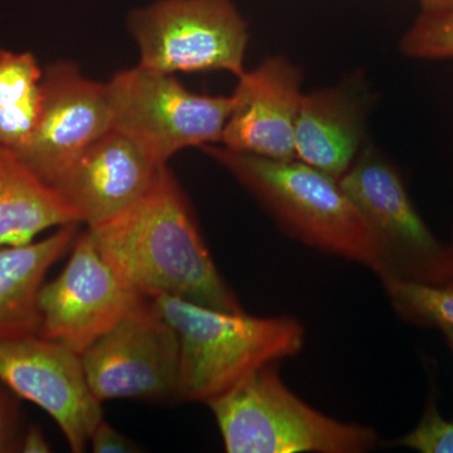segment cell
<instances>
[{"instance_id": "1", "label": "cell", "mask_w": 453, "mask_h": 453, "mask_svg": "<svg viewBox=\"0 0 453 453\" xmlns=\"http://www.w3.org/2000/svg\"><path fill=\"white\" fill-rule=\"evenodd\" d=\"M113 270L146 299L174 296L243 312L203 240L186 193L168 166L138 203L89 226Z\"/></svg>"}, {"instance_id": "2", "label": "cell", "mask_w": 453, "mask_h": 453, "mask_svg": "<svg viewBox=\"0 0 453 453\" xmlns=\"http://www.w3.org/2000/svg\"><path fill=\"white\" fill-rule=\"evenodd\" d=\"M199 149L226 169L292 237L380 275L383 264L377 242L338 179L299 159H268L219 144Z\"/></svg>"}, {"instance_id": "3", "label": "cell", "mask_w": 453, "mask_h": 453, "mask_svg": "<svg viewBox=\"0 0 453 453\" xmlns=\"http://www.w3.org/2000/svg\"><path fill=\"white\" fill-rule=\"evenodd\" d=\"M149 300L178 335L180 401L208 403L258 369L296 356L305 342L291 316L257 318L165 295Z\"/></svg>"}, {"instance_id": "4", "label": "cell", "mask_w": 453, "mask_h": 453, "mask_svg": "<svg viewBox=\"0 0 453 453\" xmlns=\"http://www.w3.org/2000/svg\"><path fill=\"white\" fill-rule=\"evenodd\" d=\"M229 453H359L374 429L340 422L292 393L266 365L207 403Z\"/></svg>"}, {"instance_id": "5", "label": "cell", "mask_w": 453, "mask_h": 453, "mask_svg": "<svg viewBox=\"0 0 453 453\" xmlns=\"http://www.w3.org/2000/svg\"><path fill=\"white\" fill-rule=\"evenodd\" d=\"M111 129L124 134L155 163L168 165L179 151L219 144L231 96L189 91L175 74L136 65L106 82Z\"/></svg>"}, {"instance_id": "6", "label": "cell", "mask_w": 453, "mask_h": 453, "mask_svg": "<svg viewBox=\"0 0 453 453\" xmlns=\"http://www.w3.org/2000/svg\"><path fill=\"white\" fill-rule=\"evenodd\" d=\"M339 183L377 242L383 264L380 277L452 285L449 244L441 242L428 228L399 173L374 148L360 151Z\"/></svg>"}, {"instance_id": "7", "label": "cell", "mask_w": 453, "mask_h": 453, "mask_svg": "<svg viewBox=\"0 0 453 453\" xmlns=\"http://www.w3.org/2000/svg\"><path fill=\"white\" fill-rule=\"evenodd\" d=\"M139 65L157 73L225 71L240 79L249 29L232 0H157L133 12Z\"/></svg>"}, {"instance_id": "8", "label": "cell", "mask_w": 453, "mask_h": 453, "mask_svg": "<svg viewBox=\"0 0 453 453\" xmlns=\"http://www.w3.org/2000/svg\"><path fill=\"white\" fill-rule=\"evenodd\" d=\"M149 299L115 270L91 232L77 235L62 273L38 296V335L81 354Z\"/></svg>"}, {"instance_id": "9", "label": "cell", "mask_w": 453, "mask_h": 453, "mask_svg": "<svg viewBox=\"0 0 453 453\" xmlns=\"http://www.w3.org/2000/svg\"><path fill=\"white\" fill-rule=\"evenodd\" d=\"M81 360L89 389L101 403L178 398V335L150 300L92 342Z\"/></svg>"}, {"instance_id": "10", "label": "cell", "mask_w": 453, "mask_h": 453, "mask_svg": "<svg viewBox=\"0 0 453 453\" xmlns=\"http://www.w3.org/2000/svg\"><path fill=\"white\" fill-rule=\"evenodd\" d=\"M0 383L49 414L74 453L85 451L104 419L81 356L38 334L0 340Z\"/></svg>"}, {"instance_id": "11", "label": "cell", "mask_w": 453, "mask_h": 453, "mask_svg": "<svg viewBox=\"0 0 453 453\" xmlns=\"http://www.w3.org/2000/svg\"><path fill=\"white\" fill-rule=\"evenodd\" d=\"M110 130L106 83L88 79L76 65L58 62L43 71L37 127L28 144L14 154L55 187L71 164Z\"/></svg>"}, {"instance_id": "12", "label": "cell", "mask_w": 453, "mask_h": 453, "mask_svg": "<svg viewBox=\"0 0 453 453\" xmlns=\"http://www.w3.org/2000/svg\"><path fill=\"white\" fill-rule=\"evenodd\" d=\"M303 73L282 56L268 57L238 79L220 145L268 157L296 159L295 127Z\"/></svg>"}, {"instance_id": "13", "label": "cell", "mask_w": 453, "mask_h": 453, "mask_svg": "<svg viewBox=\"0 0 453 453\" xmlns=\"http://www.w3.org/2000/svg\"><path fill=\"white\" fill-rule=\"evenodd\" d=\"M133 140L107 131L65 170L55 189L89 226L103 225L133 207L162 170Z\"/></svg>"}, {"instance_id": "14", "label": "cell", "mask_w": 453, "mask_h": 453, "mask_svg": "<svg viewBox=\"0 0 453 453\" xmlns=\"http://www.w3.org/2000/svg\"><path fill=\"white\" fill-rule=\"evenodd\" d=\"M365 115L353 85L303 94L295 127L296 159L339 180L360 153Z\"/></svg>"}, {"instance_id": "15", "label": "cell", "mask_w": 453, "mask_h": 453, "mask_svg": "<svg viewBox=\"0 0 453 453\" xmlns=\"http://www.w3.org/2000/svg\"><path fill=\"white\" fill-rule=\"evenodd\" d=\"M77 226H61L50 237L23 246L0 247V340L38 334L44 277L73 247Z\"/></svg>"}, {"instance_id": "16", "label": "cell", "mask_w": 453, "mask_h": 453, "mask_svg": "<svg viewBox=\"0 0 453 453\" xmlns=\"http://www.w3.org/2000/svg\"><path fill=\"white\" fill-rule=\"evenodd\" d=\"M70 225L80 219L64 196L0 148V247L32 243L47 229Z\"/></svg>"}, {"instance_id": "17", "label": "cell", "mask_w": 453, "mask_h": 453, "mask_svg": "<svg viewBox=\"0 0 453 453\" xmlns=\"http://www.w3.org/2000/svg\"><path fill=\"white\" fill-rule=\"evenodd\" d=\"M43 71L31 52L0 50V148L18 153L31 140L40 118Z\"/></svg>"}, {"instance_id": "18", "label": "cell", "mask_w": 453, "mask_h": 453, "mask_svg": "<svg viewBox=\"0 0 453 453\" xmlns=\"http://www.w3.org/2000/svg\"><path fill=\"white\" fill-rule=\"evenodd\" d=\"M380 279L393 308L405 320L453 333V286L431 285L390 275Z\"/></svg>"}, {"instance_id": "19", "label": "cell", "mask_w": 453, "mask_h": 453, "mask_svg": "<svg viewBox=\"0 0 453 453\" xmlns=\"http://www.w3.org/2000/svg\"><path fill=\"white\" fill-rule=\"evenodd\" d=\"M399 50L411 58L453 59V9L437 13L422 12L404 33Z\"/></svg>"}, {"instance_id": "20", "label": "cell", "mask_w": 453, "mask_h": 453, "mask_svg": "<svg viewBox=\"0 0 453 453\" xmlns=\"http://www.w3.org/2000/svg\"><path fill=\"white\" fill-rule=\"evenodd\" d=\"M395 445L421 453H453V421L443 418L434 399H429L421 421Z\"/></svg>"}, {"instance_id": "21", "label": "cell", "mask_w": 453, "mask_h": 453, "mask_svg": "<svg viewBox=\"0 0 453 453\" xmlns=\"http://www.w3.org/2000/svg\"><path fill=\"white\" fill-rule=\"evenodd\" d=\"M16 395L0 383V453L19 451V410Z\"/></svg>"}, {"instance_id": "22", "label": "cell", "mask_w": 453, "mask_h": 453, "mask_svg": "<svg viewBox=\"0 0 453 453\" xmlns=\"http://www.w3.org/2000/svg\"><path fill=\"white\" fill-rule=\"evenodd\" d=\"M95 453H133L139 452V447L129 437L124 436L103 419L92 432L88 441Z\"/></svg>"}, {"instance_id": "23", "label": "cell", "mask_w": 453, "mask_h": 453, "mask_svg": "<svg viewBox=\"0 0 453 453\" xmlns=\"http://www.w3.org/2000/svg\"><path fill=\"white\" fill-rule=\"evenodd\" d=\"M19 452L26 453H46L50 452V445L44 434L38 427L27 429L22 434L19 443Z\"/></svg>"}, {"instance_id": "24", "label": "cell", "mask_w": 453, "mask_h": 453, "mask_svg": "<svg viewBox=\"0 0 453 453\" xmlns=\"http://www.w3.org/2000/svg\"><path fill=\"white\" fill-rule=\"evenodd\" d=\"M422 12L437 13V12L452 11L453 0H418Z\"/></svg>"}, {"instance_id": "25", "label": "cell", "mask_w": 453, "mask_h": 453, "mask_svg": "<svg viewBox=\"0 0 453 453\" xmlns=\"http://www.w3.org/2000/svg\"><path fill=\"white\" fill-rule=\"evenodd\" d=\"M443 335H445L447 344H449L453 353V333H443Z\"/></svg>"}, {"instance_id": "26", "label": "cell", "mask_w": 453, "mask_h": 453, "mask_svg": "<svg viewBox=\"0 0 453 453\" xmlns=\"http://www.w3.org/2000/svg\"><path fill=\"white\" fill-rule=\"evenodd\" d=\"M449 249H451L452 257H453V242H452V244H449ZM451 286H453V282H452Z\"/></svg>"}]
</instances>
